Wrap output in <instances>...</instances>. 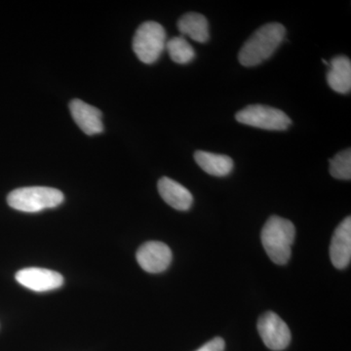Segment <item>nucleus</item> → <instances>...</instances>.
Masks as SVG:
<instances>
[{
    "mask_svg": "<svg viewBox=\"0 0 351 351\" xmlns=\"http://www.w3.org/2000/svg\"><path fill=\"white\" fill-rule=\"evenodd\" d=\"M285 34V27L279 23H269L258 27L240 49V64L256 66L267 61L283 43Z\"/></svg>",
    "mask_w": 351,
    "mask_h": 351,
    "instance_id": "obj_1",
    "label": "nucleus"
},
{
    "mask_svg": "<svg viewBox=\"0 0 351 351\" xmlns=\"http://www.w3.org/2000/svg\"><path fill=\"white\" fill-rule=\"evenodd\" d=\"M295 228L287 219L271 216L263 226L261 239L270 260L278 265H286L292 255Z\"/></svg>",
    "mask_w": 351,
    "mask_h": 351,
    "instance_id": "obj_2",
    "label": "nucleus"
},
{
    "mask_svg": "<svg viewBox=\"0 0 351 351\" xmlns=\"http://www.w3.org/2000/svg\"><path fill=\"white\" fill-rule=\"evenodd\" d=\"M63 193L47 186H29L11 191L7 196L9 206L25 213H36L63 203Z\"/></svg>",
    "mask_w": 351,
    "mask_h": 351,
    "instance_id": "obj_3",
    "label": "nucleus"
},
{
    "mask_svg": "<svg viewBox=\"0 0 351 351\" xmlns=\"http://www.w3.org/2000/svg\"><path fill=\"white\" fill-rule=\"evenodd\" d=\"M166 32L154 21L145 22L138 27L133 38V50L143 63H156L166 47Z\"/></svg>",
    "mask_w": 351,
    "mask_h": 351,
    "instance_id": "obj_4",
    "label": "nucleus"
},
{
    "mask_svg": "<svg viewBox=\"0 0 351 351\" xmlns=\"http://www.w3.org/2000/svg\"><path fill=\"white\" fill-rule=\"evenodd\" d=\"M239 123L269 131H285L292 120L282 110L263 105H250L235 114Z\"/></svg>",
    "mask_w": 351,
    "mask_h": 351,
    "instance_id": "obj_5",
    "label": "nucleus"
},
{
    "mask_svg": "<svg viewBox=\"0 0 351 351\" xmlns=\"http://www.w3.org/2000/svg\"><path fill=\"white\" fill-rule=\"evenodd\" d=\"M258 332L263 343L269 350H284L290 345L291 331L280 316L272 311L263 314L258 321Z\"/></svg>",
    "mask_w": 351,
    "mask_h": 351,
    "instance_id": "obj_6",
    "label": "nucleus"
},
{
    "mask_svg": "<svg viewBox=\"0 0 351 351\" xmlns=\"http://www.w3.org/2000/svg\"><path fill=\"white\" fill-rule=\"evenodd\" d=\"M136 258L140 267L149 274H160L169 267L173 260L172 251L165 243L149 241L138 249Z\"/></svg>",
    "mask_w": 351,
    "mask_h": 351,
    "instance_id": "obj_7",
    "label": "nucleus"
},
{
    "mask_svg": "<svg viewBox=\"0 0 351 351\" xmlns=\"http://www.w3.org/2000/svg\"><path fill=\"white\" fill-rule=\"evenodd\" d=\"M16 280L34 292H48L62 287L64 277L54 270L29 267L16 274Z\"/></svg>",
    "mask_w": 351,
    "mask_h": 351,
    "instance_id": "obj_8",
    "label": "nucleus"
},
{
    "mask_svg": "<svg viewBox=\"0 0 351 351\" xmlns=\"http://www.w3.org/2000/svg\"><path fill=\"white\" fill-rule=\"evenodd\" d=\"M330 258L338 269H345L351 260V218L341 221L332 234L330 246Z\"/></svg>",
    "mask_w": 351,
    "mask_h": 351,
    "instance_id": "obj_9",
    "label": "nucleus"
},
{
    "mask_svg": "<svg viewBox=\"0 0 351 351\" xmlns=\"http://www.w3.org/2000/svg\"><path fill=\"white\" fill-rule=\"evenodd\" d=\"M69 110L75 123L86 135H97L104 131L103 114L98 108L75 99L69 104Z\"/></svg>",
    "mask_w": 351,
    "mask_h": 351,
    "instance_id": "obj_10",
    "label": "nucleus"
},
{
    "mask_svg": "<svg viewBox=\"0 0 351 351\" xmlns=\"http://www.w3.org/2000/svg\"><path fill=\"white\" fill-rule=\"evenodd\" d=\"M157 189L162 199L178 211H188L193 206V196L191 191L174 180L161 178Z\"/></svg>",
    "mask_w": 351,
    "mask_h": 351,
    "instance_id": "obj_11",
    "label": "nucleus"
},
{
    "mask_svg": "<svg viewBox=\"0 0 351 351\" xmlns=\"http://www.w3.org/2000/svg\"><path fill=\"white\" fill-rule=\"evenodd\" d=\"M327 82L329 86L339 94L350 93L351 89V62L350 58L337 56L329 63Z\"/></svg>",
    "mask_w": 351,
    "mask_h": 351,
    "instance_id": "obj_12",
    "label": "nucleus"
},
{
    "mask_svg": "<svg viewBox=\"0 0 351 351\" xmlns=\"http://www.w3.org/2000/svg\"><path fill=\"white\" fill-rule=\"evenodd\" d=\"M195 160L201 169L215 177H226L230 175L234 166L230 156L209 152H195Z\"/></svg>",
    "mask_w": 351,
    "mask_h": 351,
    "instance_id": "obj_13",
    "label": "nucleus"
},
{
    "mask_svg": "<svg viewBox=\"0 0 351 351\" xmlns=\"http://www.w3.org/2000/svg\"><path fill=\"white\" fill-rule=\"evenodd\" d=\"M178 29L182 36H188L196 43H205L209 40V24L199 13L184 14L178 21Z\"/></svg>",
    "mask_w": 351,
    "mask_h": 351,
    "instance_id": "obj_14",
    "label": "nucleus"
},
{
    "mask_svg": "<svg viewBox=\"0 0 351 351\" xmlns=\"http://www.w3.org/2000/svg\"><path fill=\"white\" fill-rule=\"evenodd\" d=\"M165 49L169 53L173 62L180 64H186L195 58V51L184 36H176L166 43Z\"/></svg>",
    "mask_w": 351,
    "mask_h": 351,
    "instance_id": "obj_15",
    "label": "nucleus"
},
{
    "mask_svg": "<svg viewBox=\"0 0 351 351\" xmlns=\"http://www.w3.org/2000/svg\"><path fill=\"white\" fill-rule=\"evenodd\" d=\"M330 174L335 179L350 181L351 179V151L350 149L338 152L330 159Z\"/></svg>",
    "mask_w": 351,
    "mask_h": 351,
    "instance_id": "obj_16",
    "label": "nucleus"
},
{
    "mask_svg": "<svg viewBox=\"0 0 351 351\" xmlns=\"http://www.w3.org/2000/svg\"><path fill=\"white\" fill-rule=\"evenodd\" d=\"M225 346V341L223 339L215 338L195 351H223Z\"/></svg>",
    "mask_w": 351,
    "mask_h": 351,
    "instance_id": "obj_17",
    "label": "nucleus"
}]
</instances>
